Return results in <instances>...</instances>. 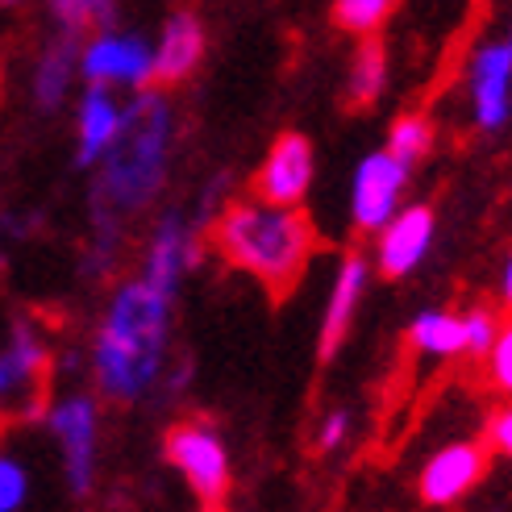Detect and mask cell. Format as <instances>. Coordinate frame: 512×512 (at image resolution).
I'll use <instances>...</instances> for the list:
<instances>
[{
  "label": "cell",
  "instance_id": "cell-1",
  "mask_svg": "<svg viewBox=\"0 0 512 512\" xmlns=\"http://www.w3.org/2000/svg\"><path fill=\"white\" fill-rule=\"evenodd\" d=\"M171 142H175V113L167 105V96L138 92L134 105L125 109L117 142L105 150V159H100V179L92 192L100 267H109L113 250L121 246L125 221L159 200V192L167 184Z\"/></svg>",
  "mask_w": 512,
  "mask_h": 512
},
{
  "label": "cell",
  "instance_id": "cell-2",
  "mask_svg": "<svg viewBox=\"0 0 512 512\" xmlns=\"http://www.w3.org/2000/svg\"><path fill=\"white\" fill-rule=\"evenodd\" d=\"M171 304L175 296L146 284L142 275L125 279L113 292L100 334L92 342V375L109 400H142L155 388L167 354Z\"/></svg>",
  "mask_w": 512,
  "mask_h": 512
},
{
  "label": "cell",
  "instance_id": "cell-3",
  "mask_svg": "<svg viewBox=\"0 0 512 512\" xmlns=\"http://www.w3.org/2000/svg\"><path fill=\"white\" fill-rule=\"evenodd\" d=\"M213 250L229 267L254 275L271 296H288L313 259V221L296 204L271 200H234L209 229Z\"/></svg>",
  "mask_w": 512,
  "mask_h": 512
},
{
  "label": "cell",
  "instance_id": "cell-4",
  "mask_svg": "<svg viewBox=\"0 0 512 512\" xmlns=\"http://www.w3.org/2000/svg\"><path fill=\"white\" fill-rule=\"evenodd\" d=\"M163 454H167V463L184 475L192 496L209 512H221V504L229 496V454H225L221 433L209 421H179L167 429Z\"/></svg>",
  "mask_w": 512,
  "mask_h": 512
},
{
  "label": "cell",
  "instance_id": "cell-5",
  "mask_svg": "<svg viewBox=\"0 0 512 512\" xmlns=\"http://www.w3.org/2000/svg\"><path fill=\"white\" fill-rule=\"evenodd\" d=\"M471 113L483 134H500L512 117V21L471 55Z\"/></svg>",
  "mask_w": 512,
  "mask_h": 512
},
{
  "label": "cell",
  "instance_id": "cell-6",
  "mask_svg": "<svg viewBox=\"0 0 512 512\" xmlns=\"http://www.w3.org/2000/svg\"><path fill=\"white\" fill-rule=\"evenodd\" d=\"M408 171L396 155L388 150H375L363 163L354 167V179H350V221L354 229L363 234H379L400 209V196L408 188Z\"/></svg>",
  "mask_w": 512,
  "mask_h": 512
},
{
  "label": "cell",
  "instance_id": "cell-7",
  "mask_svg": "<svg viewBox=\"0 0 512 512\" xmlns=\"http://www.w3.org/2000/svg\"><path fill=\"white\" fill-rule=\"evenodd\" d=\"M46 383H50L46 346L34 329L17 325L13 342L5 346V354H0V417L5 413L34 417L46 400Z\"/></svg>",
  "mask_w": 512,
  "mask_h": 512
},
{
  "label": "cell",
  "instance_id": "cell-8",
  "mask_svg": "<svg viewBox=\"0 0 512 512\" xmlns=\"http://www.w3.org/2000/svg\"><path fill=\"white\" fill-rule=\"evenodd\" d=\"M50 433L63 454V475L75 496H88L92 475H96V438H100V417L92 396H67L50 408Z\"/></svg>",
  "mask_w": 512,
  "mask_h": 512
},
{
  "label": "cell",
  "instance_id": "cell-9",
  "mask_svg": "<svg viewBox=\"0 0 512 512\" xmlns=\"http://www.w3.org/2000/svg\"><path fill=\"white\" fill-rule=\"evenodd\" d=\"M80 75L105 88H146L155 80V50L130 34H96L80 50Z\"/></svg>",
  "mask_w": 512,
  "mask_h": 512
},
{
  "label": "cell",
  "instance_id": "cell-10",
  "mask_svg": "<svg viewBox=\"0 0 512 512\" xmlns=\"http://www.w3.org/2000/svg\"><path fill=\"white\" fill-rule=\"evenodd\" d=\"M438 234V217H433L429 204H408L396 209V217L379 229L375 242V267L388 279H404L408 271H417L425 263V254Z\"/></svg>",
  "mask_w": 512,
  "mask_h": 512
},
{
  "label": "cell",
  "instance_id": "cell-11",
  "mask_svg": "<svg viewBox=\"0 0 512 512\" xmlns=\"http://www.w3.org/2000/svg\"><path fill=\"white\" fill-rule=\"evenodd\" d=\"M313 142L304 134H279L254 175V196L271 204H300L313 188Z\"/></svg>",
  "mask_w": 512,
  "mask_h": 512
},
{
  "label": "cell",
  "instance_id": "cell-12",
  "mask_svg": "<svg viewBox=\"0 0 512 512\" xmlns=\"http://www.w3.org/2000/svg\"><path fill=\"white\" fill-rule=\"evenodd\" d=\"M483 471H488V450L479 442H450L421 467L417 492L429 508H446L463 500L483 479Z\"/></svg>",
  "mask_w": 512,
  "mask_h": 512
},
{
  "label": "cell",
  "instance_id": "cell-13",
  "mask_svg": "<svg viewBox=\"0 0 512 512\" xmlns=\"http://www.w3.org/2000/svg\"><path fill=\"white\" fill-rule=\"evenodd\" d=\"M192 263H196V234L188 229V221L184 217H163L159 229L146 242L142 271L138 275L146 279V284H155V288H163V292L175 296Z\"/></svg>",
  "mask_w": 512,
  "mask_h": 512
},
{
  "label": "cell",
  "instance_id": "cell-14",
  "mask_svg": "<svg viewBox=\"0 0 512 512\" xmlns=\"http://www.w3.org/2000/svg\"><path fill=\"white\" fill-rule=\"evenodd\" d=\"M363 292H367V259L363 254H346L334 271V284H329V300L321 313V358H334L338 346L346 342L358 304H363Z\"/></svg>",
  "mask_w": 512,
  "mask_h": 512
},
{
  "label": "cell",
  "instance_id": "cell-15",
  "mask_svg": "<svg viewBox=\"0 0 512 512\" xmlns=\"http://www.w3.org/2000/svg\"><path fill=\"white\" fill-rule=\"evenodd\" d=\"M121 121H125V109L117 105L113 88L105 84H88V92L80 96V113H75V163L80 167H96L105 159V150L117 142L121 134Z\"/></svg>",
  "mask_w": 512,
  "mask_h": 512
},
{
  "label": "cell",
  "instance_id": "cell-16",
  "mask_svg": "<svg viewBox=\"0 0 512 512\" xmlns=\"http://www.w3.org/2000/svg\"><path fill=\"white\" fill-rule=\"evenodd\" d=\"M204 59V25L196 13L179 9L159 34L155 46V80L159 84H184Z\"/></svg>",
  "mask_w": 512,
  "mask_h": 512
},
{
  "label": "cell",
  "instance_id": "cell-17",
  "mask_svg": "<svg viewBox=\"0 0 512 512\" xmlns=\"http://www.w3.org/2000/svg\"><path fill=\"white\" fill-rule=\"evenodd\" d=\"M80 38H71V34H59L55 42H46L42 46V55L34 63V100H38V109L42 113H55L63 100H67V88L71 80L80 75V46H75Z\"/></svg>",
  "mask_w": 512,
  "mask_h": 512
},
{
  "label": "cell",
  "instance_id": "cell-18",
  "mask_svg": "<svg viewBox=\"0 0 512 512\" xmlns=\"http://www.w3.org/2000/svg\"><path fill=\"white\" fill-rule=\"evenodd\" d=\"M388 88V46H383L375 34L358 42L350 71H346V100L354 109H371L375 100Z\"/></svg>",
  "mask_w": 512,
  "mask_h": 512
},
{
  "label": "cell",
  "instance_id": "cell-19",
  "mask_svg": "<svg viewBox=\"0 0 512 512\" xmlns=\"http://www.w3.org/2000/svg\"><path fill=\"white\" fill-rule=\"evenodd\" d=\"M408 342H413L417 354L429 358H454L467 354V338H463V317L442 313V309H425L408 325Z\"/></svg>",
  "mask_w": 512,
  "mask_h": 512
},
{
  "label": "cell",
  "instance_id": "cell-20",
  "mask_svg": "<svg viewBox=\"0 0 512 512\" xmlns=\"http://www.w3.org/2000/svg\"><path fill=\"white\" fill-rule=\"evenodd\" d=\"M429 146H433V125L429 117L421 113H404L392 121V130H388V155H396L404 167H417L425 155H429Z\"/></svg>",
  "mask_w": 512,
  "mask_h": 512
},
{
  "label": "cell",
  "instance_id": "cell-21",
  "mask_svg": "<svg viewBox=\"0 0 512 512\" xmlns=\"http://www.w3.org/2000/svg\"><path fill=\"white\" fill-rule=\"evenodd\" d=\"M400 0H334V25L354 38H371Z\"/></svg>",
  "mask_w": 512,
  "mask_h": 512
},
{
  "label": "cell",
  "instance_id": "cell-22",
  "mask_svg": "<svg viewBox=\"0 0 512 512\" xmlns=\"http://www.w3.org/2000/svg\"><path fill=\"white\" fill-rule=\"evenodd\" d=\"M483 358H488V379H492V388L504 392V396H512V321L500 325L492 350L483 354Z\"/></svg>",
  "mask_w": 512,
  "mask_h": 512
},
{
  "label": "cell",
  "instance_id": "cell-23",
  "mask_svg": "<svg viewBox=\"0 0 512 512\" xmlns=\"http://www.w3.org/2000/svg\"><path fill=\"white\" fill-rule=\"evenodd\" d=\"M496 334H500V321H496L488 309H475V313L463 317V338H467V354H471V358L488 354L492 342H496Z\"/></svg>",
  "mask_w": 512,
  "mask_h": 512
},
{
  "label": "cell",
  "instance_id": "cell-24",
  "mask_svg": "<svg viewBox=\"0 0 512 512\" xmlns=\"http://www.w3.org/2000/svg\"><path fill=\"white\" fill-rule=\"evenodd\" d=\"M30 492V479H25L21 463L9 454H0V512H17Z\"/></svg>",
  "mask_w": 512,
  "mask_h": 512
},
{
  "label": "cell",
  "instance_id": "cell-25",
  "mask_svg": "<svg viewBox=\"0 0 512 512\" xmlns=\"http://www.w3.org/2000/svg\"><path fill=\"white\" fill-rule=\"evenodd\" d=\"M346 433H350V413L346 408H334L317 429V450H338L346 442Z\"/></svg>",
  "mask_w": 512,
  "mask_h": 512
},
{
  "label": "cell",
  "instance_id": "cell-26",
  "mask_svg": "<svg viewBox=\"0 0 512 512\" xmlns=\"http://www.w3.org/2000/svg\"><path fill=\"white\" fill-rule=\"evenodd\" d=\"M488 446L504 458H512V404L500 408V413L488 421Z\"/></svg>",
  "mask_w": 512,
  "mask_h": 512
},
{
  "label": "cell",
  "instance_id": "cell-27",
  "mask_svg": "<svg viewBox=\"0 0 512 512\" xmlns=\"http://www.w3.org/2000/svg\"><path fill=\"white\" fill-rule=\"evenodd\" d=\"M500 296H504V304L512 309V254L504 259V275H500Z\"/></svg>",
  "mask_w": 512,
  "mask_h": 512
},
{
  "label": "cell",
  "instance_id": "cell-28",
  "mask_svg": "<svg viewBox=\"0 0 512 512\" xmlns=\"http://www.w3.org/2000/svg\"><path fill=\"white\" fill-rule=\"evenodd\" d=\"M0 5H17V0H0Z\"/></svg>",
  "mask_w": 512,
  "mask_h": 512
}]
</instances>
